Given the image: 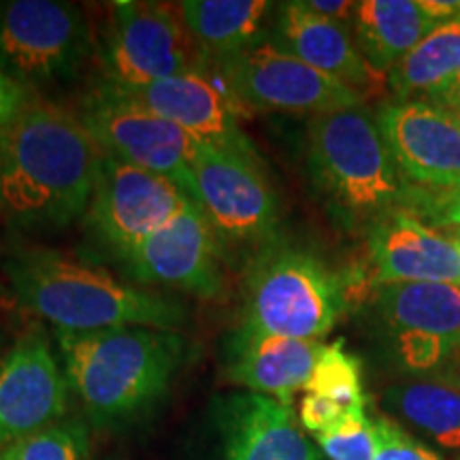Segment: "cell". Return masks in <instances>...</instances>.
Segmentation results:
<instances>
[{
  "instance_id": "19",
  "label": "cell",
  "mask_w": 460,
  "mask_h": 460,
  "mask_svg": "<svg viewBox=\"0 0 460 460\" xmlns=\"http://www.w3.org/2000/svg\"><path fill=\"white\" fill-rule=\"evenodd\" d=\"M324 348L322 339H292L239 326L226 343V376L250 393L292 407Z\"/></svg>"
},
{
  "instance_id": "6",
  "label": "cell",
  "mask_w": 460,
  "mask_h": 460,
  "mask_svg": "<svg viewBox=\"0 0 460 460\" xmlns=\"http://www.w3.org/2000/svg\"><path fill=\"white\" fill-rule=\"evenodd\" d=\"M90 54L92 32L77 4L0 3V71L28 92L73 77Z\"/></svg>"
},
{
  "instance_id": "8",
  "label": "cell",
  "mask_w": 460,
  "mask_h": 460,
  "mask_svg": "<svg viewBox=\"0 0 460 460\" xmlns=\"http://www.w3.org/2000/svg\"><path fill=\"white\" fill-rule=\"evenodd\" d=\"M211 65L241 109L315 118L365 105L360 94L288 54L271 37Z\"/></svg>"
},
{
  "instance_id": "21",
  "label": "cell",
  "mask_w": 460,
  "mask_h": 460,
  "mask_svg": "<svg viewBox=\"0 0 460 460\" xmlns=\"http://www.w3.org/2000/svg\"><path fill=\"white\" fill-rule=\"evenodd\" d=\"M437 26L420 0H365L352 20L362 56L384 77Z\"/></svg>"
},
{
  "instance_id": "12",
  "label": "cell",
  "mask_w": 460,
  "mask_h": 460,
  "mask_svg": "<svg viewBox=\"0 0 460 460\" xmlns=\"http://www.w3.org/2000/svg\"><path fill=\"white\" fill-rule=\"evenodd\" d=\"M376 318L394 360L411 376L446 369L460 356V286H377Z\"/></svg>"
},
{
  "instance_id": "16",
  "label": "cell",
  "mask_w": 460,
  "mask_h": 460,
  "mask_svg": "<svg viewBox=\"0 0 460 460\" xmlns=\"http://www.w3.org/2000/svg\"><path fill=\"white\" fill-rule=\"evenodd\" d=\"M68 390L43 332H24L0 358V447L60 422Z\"/></svg>"
},
{
  "instance_id": "4",
  "label": "cell",
  "mask_w": 460,
  "mask_h": 460,
  "mask_svg": "<svg viewBox=\"0 0 460 460\" xmlns=\"http://www.w3.org/2000/svg\"><path fill=\"white\" fill-rule=\"evenodd\" d=\"M307 171L332 216L349 228L369 230L410 205L413 188L401 175L376 113L365 105L309 119Z\"/></svg>"
},
{
  "instance_id": "18",
  "label": "cell",
  "mask_w": 460,
  "mask_h": 460,
  "mask_svg": "<svg viewBox=\"0 0 460 460\" xmlns=\"http://www.w3.org/2000/svg\"><path fill=\"white\" fill-rule=\"evenodd\" d=\"M377 286L450 284L460 286V254L444 230L411 211L384 216L367 230Z\"/></svg>"
},
{
  "instance_id": "36",
  "label": "cell",
  "mask_w": 460,
  "mask_h": 460,
  "mask_svg": "<svg viewBox=\"0 0 460 460\" xmlns=\"http://www.w3.org/2000/svg\"><path fill=\"white\" fill-rule=\"evenodd\" d=\"M0 358H3V337H0Z\"/></svg>"
},
{
  "instance_id": "14",
  "label": "cell",
  "mask_w": 460,
  "mask_h": 460,
  "mask_svg": "<svg viewBox=\"0 0 460 460\" xmlns=\"http://www.w3.org/2000/svg\"><path fill=\"white\" fill-rule=\"evenodd\" d=\"M222 245L192 199L180 216L135 247L124 264L139 286H166L200 298L224 292Z\"/></svg>"
},
{
  "instance_id": "13",
  "label": "cell",
  "mask_w": 460,
  "mask_h": 460,
  "mask_svg": "<svg viewBox=\"0 0 460 460\" xmlns=\"http://www.w3.org/2000/svg\"><path fill=\"white\" fill-rule=\"evenodd\" d=\"M111 88L180 126L205 147L261 160L254 143L239 124V113L243 109L233 99L222 75L211 62L141 88Z\"/></svg>"
},
{
  "instance_id": "31",
  "label": "cell",
  "mask_w": 460,
  "mask_h": 460,
  "mask_svg": "<svg viewBox=\"0 0 460 460\" xmlns=\"http://www.w3.org/2000/svg\"><path fill=\"white\" fill-rule=\"evenodd\" d=\"M28 101H31V94L24 85L13 82L0 71V132H4L15 122Z\"/></svg>"
},
{
  "instance_id": "15",
  "label": "cell",
  "mask_w": 460,
  "mask_h": 460,
  "mask_svg": "<svg viewBox=\"0 0 460 460\" xmlns=\"http://www.w3.org/2000/svg\"><path fill=\"white\" fill-rule=\"evenodd\" d=\"M401 175L427 192L460 188V118L427 101H388L376 111Z\"/></svg>"
},
{
  "instance_id": "5",
  "label": "cell",
  "mask_w": 460,
  "mask_h": 460,
  "mask_svg": "<svg viewBox=\"0 0 460 460\" xmlns=\"http://www.w3.org/2000/svg\"><path fill=\"white\" fill-rule=\"evenodd\" d=\"M348 281L318 254L275 239L247 261L241 326L292 339H324L345 312Z\"/></svg>"
},
{
  "instance_id": "39",
  "label": "cell",
  "mask_w": 460,
  "mask_h": 460,
  "mask_svg": "<svg viewBox=\"0 0 460 460\" xmlns=\"http://www.w3.org/2000/svg\"><path fill=\"white\" fill-rule=\"evenodd\" d=\"M456 115H458V118H460V113H456Z\"/></svg>"
},
{
  "instance_id": "11",
  "label": "cell",
  "mask_w": 460,
  "mask_h": 460,
  "mask_svg": "<svg viewBox=\"0 0 460 460\" xmlns=\"http://www.w3.org/2000/svg\"><path fill=\"white\" fill-rule=\"evenodd\" d=\"M192 172L194 199L222 247L256 252L279 239V199L262 160L203 146Z\"/></svg>"
},
{
  "instance_id": "17",
  "label": "cell",
  "mask_w": 460,
  "mask_h": 460,
  "mask_svg": "<svg viewBox=\"0 0 460 460\" xmlns=\"http://www.w3.org/2000/svg\"><path fill=\"white\" fill-rule=\"evenodd\" d=\"M269 37L288 54L329 75L365 101L388 88V77L379 75L362 56L352 26L315 15L303 0L278 4Z\"/></svg>"
},
{
  "instance_id": "24",
  "label": "cell",
  "mask_w": 460,
  "mask_h": 460,
  "mask_svg": "<svg viewBox=\"0 0 460 460\" xmlns=\"http://www.w3.org/2000/svg\"><path fill=\"white\" fill-rule=\"evenodd\" d=\"M460 66V15L429 32L388 73L394 101L433 102L447 88Z\"/></svg>"
},
{
  "instance_id": "10",
  "label": "cell",
  "mask_w": 460,
  "mask_h": 460,
  "mask_svg": "<svg viewBox=\"0 0 460 460\" xmlns=\"http://www.w3.org/2000/svg\"><path fill=\"white\" fill-rule=\"evenodd\" d=\"M79 118L102 152L169 177L192 197L197 194L192 169L203 143L180 126L107 84L90 94Z\"/></svg>"
},
{
  "instance_id": "1",
  "label": "cell",
  "mask_w": 460,
  "mask_h": 460,
  "mask_svg": "<svg viewBox=\"0 0 460 460\" xmlns=\"http://www.w3.org/2000/svg\"><path fill=\"white\" fill-rule=\"evenodd\" d=\"M101 158L79 115L31 96L0 132V209L26 230L71 226L88 211Z\"/></svg>"
},
{
  "instance_id": "22",
  "label": "cell",
  "mask_w": 460,
  "mask_h": 460,
  "mask_svg": "<svg viewBox=\"0 0 460 460\" xmlns=\"http://www.w3.org/2000/svg\"><path fill=\"white\" fill-rule=\"evenodd\" d=\"M386 405L446 450L460 452V369L458 365L416 376L386 393Z\"/></svg>"
},
{
  "instance_id": "3",
  "label": "cell",
  "mask_w": 460,
  "mask_h": 460,
  "mask_svg": "<svg viewBox=\"0 0 460 460\" xmlns=\"http://www.w3.org/2000/svg\"><path fill=\"white\" fill-rule=\"evenodd\" d=\"M68 386L96 427H118L146 416L163 401L186 356L177 331L122 326L94 332H58Z\"/></svg>"
},
{
  "instance_id": "29",
  "label": "cell",
  "mask_w": 460,
  "mask_h": 460,
  "mask_svg": "<svg viewBox=\"0 0 460 460\" xmlns=\"http://www.w3.org/2000/svg\"><path fill=\"white\" fill-rule=\"evenodd\" d=\"M376 460H441L433 450L420 444L416 437L388 418L376 420Z\"/></svg>"
},
{
  "instance_id": "28",
  "label": "cell",
  "mask_w": 460,
  "mask_h": 460,
  "mask_svg": "<svg viewBox=\"0 0 460 460\" xmlns=\"http://www.w3.org/2000/svg\"><path fill=\"white\" fill-rule=\"evenodd\" d=\"M407 211L439 230L460 228V188L444 190V192L413 188Z\"/></svg>"
},
{
  "instance_id": "35",
  "label": "cell",
  "mask_w": 460,
  "mask_h": 460,
  "mask_svg": "<svg viewBox=\"0 0 460 460\" xmlns=\"http://www.w3.org/2000/svg\"><path fill=\"white\" fill-rule=\"evenodd\" d=\"M444 233L452 239V243L456 245V250H458V254H460V228H447V230H444Z\"/></svg>"
},
{
  "instance_id": "30",
  "label": "cell",
  "mask_w": 460,
  "mask_h": 460,
  "mask_svg": "<svg viewBox=\"0 0 460 460\" xmlns=\"http://www.w3.org/2000/svg\"><path fill=\"white\" fill-rule=\"evenodd\" d=\"M349 411V410H348ZM345 413V410L335 405V402L329 399H322L318 394L305 393L301 399V410H298V418H301V424L309 433L320 435L331 427H335Z\"/></svg>"
},
{
  "instance_id": "2",
  "label": "cell",
  "mask_w": 460,
  "mask_h": 460,
  "mask_svg": "<svg viewBox=\"0 0 460 460\" xmlns=\"http://www.w3.org/2000/svg\"><path fill=\"white\" fill-rule=\"evenodd\" d=\"M3 269L17 301L54 324L58 332L122 326L177 331L186 322V307L177 301L49 247L13 250Z\"/></svg>"
},
{
  "instance_id": "7",
  "label": "cell",
  "mask_w": 460,
  "mask_h": 460,
  "mask_svg": "<svg viewBox=\"0 0 460 460\" xmlns=\"http://www.w3.org/2000/svg\"><path fill=\"white\" fill-rule=\"evenodd\" d=\"M101 62L105 84L115 88H141L209 65L180 7L137 0L113 4Z\"/></svg>"
},
{
  "instance_id": "32",
  "label": "cell",
  "mask_w": 460,
  "mask_h": 460,
  "mask_svg": "<svg viewBox=\"0 0 460 460\" xmlns=\"http://www.w3.org/2000/svg\"><path fill=\"white\" fill-rule=\"evenodd\" d=\"M305 7L314 11L315 15L326 17V20L341 22V24L352 26L354 11L358 3H349V0H303Z\"/></svg>"
},
{
  "instance_id": "20",
  "label": "cell",
  "mask_w": 460,
  "mask_h": 460,
  "mask_svg": "<svg viewBox=\"0 0 460 460\" xmlns=\"http://www.w3.org/2000/svg\"><path fill=\"white\" fill-rule=\"evenodd\" d=\"M220 460H320V452L290 405L250 393L224 407Z\"/></svg>"
},
{
  "instance_id": "25",
  "label": "cell",
  "mask_w": 460,
  "mask_h": 460,
  "mask_svg": "<svg viewBox=\"0 0 460 460\" xmlns=\"http://www.w3.org/2000/svg\"><path fill=\"white\" fill-rule=\"evenodd\" d=\"M305 393L329 399L345 411L354 407H367L360 360L345 349L343 341L326 345Z\"/></svg>"
},
{
  "instance_id": "33",
  "label": "cell",
  "mask_w": 460,
  "mask_h": 460,
  "mask_svg": "<svg viewBox=\"0 0 460 460\" xmlns=\"http://www.w3.org/2000/svg\"><path fill=\"white\" fill-rule=\"evenodd\" d=\"M420 4L435 24H444L460 15V0H420Z\"/></svg>"
},
{
  "instance_id": "27",
  "label": "cell",
  "mask_w": 460,
  "mask_h": 460,
  "mask_svg": "<svg viewBox=\"0 0 460 460\" xmlns=\"http://www.w3.org/2000/svg\"><path fill=\"white\" fill-rule=\"evenodd\" d=\"M367 407L345 411L335 427L315 435L322 452L331 460H376V420L367 416Z\"/></svg>"
},
{
  "instance_id": "38",
  "label": "cell",
  "mask_w": 460,
  "mask_h": 460,
  "mask_svg": "<svg viewBox=\"0 0 460 460\" xmlns=\"http://www.w3.org/2000/svg\"><path fill=\"white\" fill-rule=\"evenodd\" d=\"M0 214H3V209H0Z\"/></svg>"
},
{
  "instance_id": "23",
  "label": "cell",
  "mask_w": 460,
  "mask_h": 460,
  "mask_svg": "<svg viewBox=\"0 0 460 460\" xmlns=\"http://www.w3.org/2000/svg\"><path fill=\"white\" fill-rule=\"evenodd\" d=\"M207 62H220L261 41L275 4L264 0H183L177 4Z\"/></svg>"
},
{
  "instance_id": "37",
  "label": "cell",
  "mask_w": 460,
  "mask_h": 460,
  "mask_svg": "<svg viewBox=\"0 0 460 460\" xmlns=\"http://www.w3.org/2000/svg\"><path fill=\"white\" fill-rule=\"evenodd\" d=\"M456 365H458V369H460V356L456 358Z\"/></svg>"
},
{
  "instance_id": "34",
  "label": "cell",
  "mask_w": 460,
  "mask_h": 460,
  "mask_svg": "<svg viewBox=\"0 0 460 460\" xmlns=\"http://www.w3.org/2000/svg\"><path fill=\"white\" fill-rule=\"evenodd\" d=\"M433 105L447 109L452 113H460V66L456 75L452 77V82L447 84V88L433 101Z\"/></svg>"
},
{
  "instance_id": "9",
  "label": "cell",
  "mask_w": 460,
  "mask_h": 460,
  "mask_svg": "<svg viewBox=\"0 0 460 460\" xmlns=\"http://www.w3.org/2000/svg\"><path fill=\"white\" fill-rule=\"evenodd\" d=\"M192 199L169 177L102 152L85 220L92 234L124 262L137 245L180 216Z\"/></svg>"
},
{
  "instance_id": "26",
  "label": "cell",
  "mask_w": 460,
  "mask_h": 460,
  "mask_svg": "<svg viewBox=\"0 0 460 460\" xmlns=\"http://www.w3.org/2000/svg\"><path fill=\"white\" fill-rule=\"evenodd\" d=\"M88 429L79 420H60L24 439L0 447V460H88Z\"/></svg>"
}]
</instances>
